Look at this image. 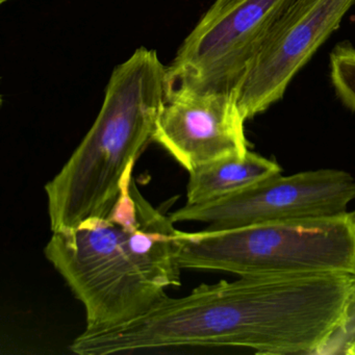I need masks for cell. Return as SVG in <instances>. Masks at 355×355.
Segmentation results:
<instances>
[{"instance_id":"3957f363","label":"cell","mask_w":355,"mask_h":355,"mask_svg":"<svg viewBox=\"0 0 355 355\" xmlns=\"http://www.w3.org/2000/svg\"><path fill=\"white\" fill-rule=\"evenodd\" d=\"M168 66L140 47L114 68L101 111L59 173L45 184L53 232L109 215L155 138L169 95Z\"/></svg>"},{"instance_id":"7a4b0ae2","label":"cell","mask_w":355,"mask_h":355,"mask_svg":"<svg viewBox=\"0 0 355 355\" xmlns=\"http://www.w3.org/2000/svg\"><path fill=\"white\" fill-rule=\"evenodd\" d=\"M174 224L132 173L109 215L53 232L44 254L84 306L85 330L135 319L180 286Z\"/></svg>"},{"instance_id":"8fae6325","label":"cell","mask_w":355,"mask_h":355,"mask_svg":"<svg viewBox=\"0 0 355 355\" xmlns=\"http://www.w3.org/2000/svg\"><path fill=\"white\" fill-rule=\"evenodd\" d=\"M347 355H355V342L351 345L350 348L347 351Z\"/></svg>"},{"instance_id":"277c9868","label":"cell","mask_w":355,"mask_h":355,"mask_svg":"<svg viewBox=\"0 0 355 355\" xmlns=\"http://www.w3.org/2000/svg\"><path fill=\"white\" fill-rule=\"evenodd\" d=\"M175 242L182 269L241 277L355 276V228L349 213L228 230H178Z\"/></svg>"},{"instance_id":"7c38bea8","label":"cell","mask_w":355,"mask_h":355,"mask_svg":"<svg viewBox=\"0 0 355 355\" xmlns=\"http://www.w3.org/2000/svg\"><path fill=\"white\" fill-rule=\"evenodd\" d=\"M349 216H350L351 221H352L353 225H354L355 228V211H352V213H349Z\"/></svg>"},{"instance_id":"5b68a950","label":"cell","mask_w":355,"mask_h":355,"mask_svg":"<svg viewBox=\"0 0 355 355\" xmlns=\"http://www.w3.org/2000/svg\"><path fill=\"white\" fill-rule=\"evenodd\" d=\"M292 0H215L168 66L170 90L236 94Z\"/></svg>"},{"instance_id":"9c48e42d","label":"cell","mask_w":355,"mask_h":355,"mask_svg":"<svg viewBox=\"0 0 355 355\" xmlns=\"http://www.w3.org/2000/svg\"><path fill=\"white\" fill-rule=\"evenodd\" d=\"M186 205H201L241 192L272 176L282 174L276 162L248 151L244 157H228L189 172Z\"/></svg>"},{"instance_id":"6da1fadb","label":"cell","mask_w":355,"mask_h":355,"mask_svg":"<svg viewBox=\"0 0 355 355\" xmlns=\"http://www.w3.org/2000/svg\"><path fill=\"white\" fill-rule=\"evenodd\" d=\"M126 350L241 347L259 354H347L355 276L241 277L165 296L121 326Z\"/></svg>"},{"instance_id":"30bf717a","label":"cell","mask_w":355,"mask_h":355,"mask_svg":"<svg viewBox=\"0 0 355 355\" xmlns=\"http://www.w3.org/2000/svg\"><path fill=\"white\" fill-rule=\"evenodd\" d=\"M330 80L340 101L355 113V47L340 43L330 53Z\"/></svg>"},{"instance_id":"52a82bcc","label":"cell","mask_w":355,"mask_h":355,"mask_svg":"<svg viewBox=\"0 0 355 355\" xmlns=\"http://www.w3.org/2000/svg\"><path fill=\"white\" fill-rule=\"evenodd\" d=\"M355 0H292L274 24L236 91L244 119L282 98L294 76L338 30Z\"/></svg>"},{"instance_id":"8992f818","label":"cell","mask_w":355,"mask_h":355,"mask_svg":"<svg viewBox=\"0 0 355 355\" xmlns=\"http://www.w3.org/2000/svg\"><path fill=\"white\" fill-rule=\"evenodd\" d=\"M355 199L348 172L321 169L272 176L241 192L170 214L174 223L203 222L211 230L346 215Z\"/></svg>"},{"instance_id":"ba28073f","label":"cell","mask_w":355,"mask_h":355,"mask_svg":"<svg viewBox=\"0 0 355 355\" xmlns=\"http://www.w3.org/2000/svg\"><path fill=\"white\" fill-rule=\"evenodd\" d=\"M245 121L236 94L178 87L169 90L153 142L191 172L218 159L247 155Z\"/></svg>"}]
</instances>
